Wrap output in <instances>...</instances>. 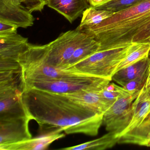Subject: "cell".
I'll return each instance as SVG.
<instances>
[{
  "label": "cell",
  "instance_id": "6da1fadb",
  "mask_svg": "<svg viewBox=\"0 0 150 150\" xmlns=\"http://www.w3.org/2000/svg\"><path fill=\"white\" fill-rule=\"evenodd\" d=\"M23 102L42 135L61 133L98 134L103 114L81 105L64 94L37 89L22 90Z\"/></svg>",
  "mask_w": 150,
  "mask_h": 150
},
{
  "label": "cell",
  "instance_id": "7a4b0ae2",
  "mask_svg": "<svg viewBox=\"0 0 150 150\" xmlns=\"http://www.w3.org/2000/svg\"><path fill=\"white\" fill-rule=\"evenodd\" d=\"M110 81L103 78L78 74L55 79H27L20 81L19 87L22 91L33 88L61 94L81 90L100 92L105 88Z\"/></svg>",
  "mask_w": 150,
  "mask_h": 150
},
{
  "label": "cell",
  "instance_id": "3957f363",
  "mask_svg": "<svg viewBox=\"0 0 150 150\" xmlns=\"http://www.w3.org/2000/svg\"><path fill=\"white\" fill-rule=\"evenodd\" d=\"M48 44L28 47L21 54L19 63L21 66L19 81L35 78H55L81 74L69 69H62L50 65L47 61Z\"/></svg>",
  "mask_w": 150,
  "mask_h": 150
},
{
  "label": "cell",
  "instance_id": "277c9868",
  "mask_svg": "<svg viewBox=\"0 0 150 150\" xmlns=\"http://www.w3.org/2000/svg\"><path fill=\"white\" fill-rule=\"evenodd\" d=\"M132 44L98 51L67 69L84 75L111 81L118 66L129 53Z\"/></svg>",
  "mask_w": 150,
  "mask_h": 150
},
{
  "label": "cell",
  "instance_id": "5b68a950",
  "mask_svg": "<svg viewBox=\"0 0 150 150\" xmlns=\"http://www.w3.org/2000/svg\"><path fill=\"white\" fill-rule=\"evenodd\" d=\"M88 36L76 29L61 34L48 43V64L59 69H67L68 62L74 52Z\"/></svg>",
  "mask_w": 150,
  "mask_h": 150
},
{
  "label": "cell",
  "instance_id": "8992f818",
  "mask_svg": "<svg viewBox=\"0 0 150 150\" xmlns=\"http://www.w3.org/2000/svg\"><path fill=\"white\" fill-rule=\"evenodd\" d=\"M29 44L28 38L17 32L0 35V74L20 75L19 57Z\"/></svg>",
  "mask_w": 150,
  "mask_h": 150
},
{
  "label": "cell",
  "instance_id": "52a82bcc",
  "mask_svg": "<svg viewBox=\"0 0 150 150\" xmlns=\"http://www.w3.org/2000/svg\"><path fill=\"white\" fill-rule=\"evenodd\" d=\"M150 116V92L144 87L133 102L131 121L119 136L118 143L139 145L144 127Z\"/></svg>",
  "mask_w": 150,
  "mask_h": 150
},
{
  "label": "cell",
  "instance_id": "ba28073f",
  "mask_svg": "<svg viewBox=\"0 0 150 150\" xmlns=\"http://www.w3.org/2000/svg\"><path fill=\"white\" fill-rule=\"evenodd\" d=\"M140 91L117 99L104 113L103 124L107 131L115 133L119 138L130 123L133 102Z\"/></svg>",
  "mask_w": 150,
  "mask_h": 150
},
{
  "label": "cell",
  "instance_id": "9c48e42d",
  "mask_svg": "<svg viewBox=\"0 0 150 150\" xmlns=\"http://www.w3.org/2000/svg\"><path fill=\"white\" fill-rule=\"evenodd\" d=\"M150 13V0L117 13L100 24L82 31L95 40L103 34L115 28L138 21Z\"/></svg>",
  "mask_w": 150,
  "mask_h": 150
},
{
  "label": "cell",
  "instance_id": "30bf717a",
  "mask_svg": "<svg viewBox=\"0 0 150 150\" xmlns=\"http://www.w3.org/2000/svg\"><path fill=\"white\" fill-rule=\"evenodd\" d=\"M29 116L0 120V145L13 144L32 138Z\"/></svg>",
  "mask_w": 150,
  "mask_h": 150
},
{
  "label": "cell",
  "instance_id": "8fae6325",
  "mask_svg": "<svg viewBox=\"0 0 150 150\" xmlns=\"http://www.w3.org/2000/svg\"><path fill=\"white\" fill-rule=\"evenodd\" d=\"M35 21L23 4L15 0H0V21L27 28L32 27Z\"/></svg>",
  "mask_w": 150,
  "mask_h": 150
},
{
  "label": "cell",
  "instance_id": "7c38bea8",
  "mask_svg": "<svg viewBox=\"0 0 150 150\" xmlns=\"http://www.w3.org/2000/svg\"><path fill=\"white\" fill-rule=\"evenodd\" d=\"M46 5L72 23L90 7L87 0H45Z\"/></svg>",
  "mask_w": 150,
  "mask_h": 150
},
{
  "label": "cell",
  "instance_id": "4fadbf2b",
  "mask_svg": "<svg viewBox=\"0 0 150 150\" xmlns=\"http://www.w3.org/2000/svg\"><path fill=\"white\" fill-rule=\"evenodd\" d=\"M100 92L81 90L64 94L77 103L104 114L113 103L103 98Z\"/></svg>",
  "mask_w": 150,
  "mask_h": 150
},
{
  "label": "cell",
  "instance_id": "5bb4252c",
  "mask_svg": "<svg viewBox=\"0 0 150 150\" xmlns=\"http://www.w3.org/2000/svg\"><path fill=\"white\" fill-rule=\"evenodd\" d=\"M64 133H57L42 135L23 141L0 145L1 150H46L54 141L64 137Z\"/></svg>",
  "mask_w": 150,
  "mask_h": 150
},
{
  "label": "cell",
  "instance_id": "9a60e30c",
  "mask_svg": "<svg viewBox=\"0 0 150 150\" xmlns=\"http://www.w3.org/2000/svg\"><path fill=\"white\" fill-rule=\"evenodd\" d=\"M150 60L148 57L138 62L117 71L112 76V80L123 87L130 81L145 73L149 68Z\"/></svg>",
  "mask_w": 150,
  "mask_h": 150
},
{
  "label": "cell",
  "instance_id": "2e32d148",
  "mask_svg": "<svg viewBox=\"0 0 150 150\" xmlns=\"http://www.w3.org/2000/svg\"><path fill=\"white\" fill-rule=\"evenodd\" d=\"M114 13L96 8L89 7L82 14V19L77 30L81 32L100 24L111 17Z\"/></svg>",
  "mask_w": 150,
  "mask_h": 150
},
{
  "label": "cell",
  "instance_id": "e0dca14e",
  "mask_svg": "<svg viewBox=\"0 0 150 150\" xmlns=\"http://www.w3.org/2000/svg\"><path fill=\"white\" fill-rule=\"evenodd\" d=\"M119 138L115 133L108 132L94 140L86 142L74 146L61 148L62 150H102L111 148L118 143Z\"/></svg>",
  "mask_w": 150,
  "mask_h": 150
},
{
  "label": "cell",
  "instance_id": "ac0fdd59",
  "mask_svg": "<svg viewBox=\"0 0 150 150\" xmlns=\"http://www.w3.org/2000/svg\"><path fill=\"white\" fill-rule=\"evenodd\" d=\"M100 48V44L96 40L88 36L74 52L68 62L67 69L98 51Z\"/></svg>",
  "mask_w": 150,
  "mask_h": 150
},
{
  "label": "cell",
  "instance_id": "d6986e66",
  "mask_svg": "<svg viewBox=\"0 0 150 150\" xmlns=\"http://www.w3.org/2000/svg\"><path fill=\"white\" fill-rule=\"evenodd\" d=\"M150 50V43H133L129 53L120 63L116 71L147 57Z\"/></svg>",
  "mask_w": 150,
  "mask_h": 150
},
{
  "label": "cell",
  "instance_id": "ffe728a7",
  "mask_svg": "<svg viewBox=\"0 0 150 150\" xmlns=\"http://www.w3.org/2000/svg\"><path fill=\"white\" fill-rule=\"evenodd\" d=\"M134 92L135 91H128L115 83H110L100 93L103 98L114 103L119 98L129 95Z\"/></svg>",
  "mask_w": 150,
  "mask_h": 150
},
{
  "label": "cell",
  "instance_id": "44dd1931",
  "mask_svg": "<svg viewBox=\"0 0 150 150\" xmlns=\"http://www.w3.org/2000/svg\"><path fill=\"white\" fill-rule=\"evenodd\" d=\"M147 0H108L96 8L106 9L115 13L124 10Z\"/></svg>",
  "mask_w": 150,
  "mask_h": 150
},
{
  "label": "cell",
  "instance_id": "7402d4cb",
  "mask_svg": "<svg viewBox=\"0 0 150 150\" xmlns=\"http://www.w3.org/2000/svg\"><path fill=\"white\" fill-rule=\"evenodd\" d=\"M132 43H150V21L146 23L134 36Z\"/></svg>",
  "mask_w": 150,
  "mask_h": 150
},
{
  "label": "cell",
  "instance_id": "603a6c76",
  "mask_svg": "<svg viewBox=\"0 0 150 150\" xmlns=\"http://www.w3.org/2000/svg\"><path fill=\"white\" fill-rule=\"evenodd\" d=\"M148 71L142 76L130 81L123 87L129 91H140L144 86L147 77Z\"/></svg>",
  "mask_w": 150,
  "mask_h": 150
},
{
  "label": "cell",
  "instance_id": "cb8c5ba5",
  "mask_svg": "<svg viewBox=\"0 0 150 150\" xmlns=\"http://www.w3.org/2000/svg\"><path fill=\"white\" fill-rule=\"evenodd\" d=\"M26 8L31 13L34 12H42L46 6L45 0H23Z\"/></svg>",
  "mask_w": 150,
  "mask_h": 150
},
{
  "label": "cell",
  "instance_id": "d4e9b609",
  "mask_svg": "<svg viewBox=\"0 0 150 150\" xmlns=\"http://www.w3.org/2000/svg\"><path fill=\"white\" fill-rule=\"evenodd\" d=\"M18 27L13 24L0 21V35H9L17 32Z\"/></svg>",
  "mask_w": 150,
  "mask_h": 150
},
{
  "label": "cell",
  "instance_id": "484cf974",
  "mask_svg": "<svg viewBox=\"0 0 150 150\" xmlns=\"http://www.w3.org/2000/svg\"><path fill=\"white\" fill-rule=\"evenodd\" d=\"M108 0H87L90 6L97 8L106 3Z\"/></svg>",
  "mask_w": 150,
  "mask_h": 150
},
{
  "label": "cell",
  "instance_id": "4316f807",
  "mask_svg": "<svg viewBox=\"0 0 150 150\" xmlns=\"http://www.w3.org/2000/svg\"><path fill=\"white\" fill-rule=\"evenodd\" d=\"M145 88L148 89L150 88V65L148 68V73H147V79H146V82L145 85L144 86Z\"/></svg>",
  "mask_w": 150,
  "mask_h": 150
},
{
  "label": "cell",
  "instance_id": "83f0119b",
  "mask_svg": "<svg viewBox=\"0 0 150 150\" xmlns=\"http://www.w3.org/2000/svg\"><path fill=\"white\" fill-rule=\"evenodd\" d=\"M146 129L150 134V116L148 118L146 123Z\"/></svg>",
  "mask_w": 150,
  "mask_h": 150
},
{
  "label": "cell",
  "instance_id": "f1b7e54d",
  "mask_svg": "<svg viewBox=\"0 0 150 150\" xmlns=\"http://www.w3.org/2000/svg\"><path fill=\"white\" fill-rule=\"evenodd\" d=\"M148 58L149 59V60H150V51H149V53H148Z\"/></svg>",
  "mask_w": 150,
  "mask_h": 150
},
{
  "label": "cell",
  "instance_id": "f546056e",
  "mask_svg": "<svg viewBox=\"0 0 150 150\" xmlns=\"http://www.w3.org/2000/svg\"><path fill=\"white\" fill-rule=\"evenodd\" d=\"M146 89V88H145ZM146 90H147V91H148V92H150V88H149V89H146Z\"/></svg>",
  "mask_w": 150,
  "mask_h": 150
}]
</instances>
